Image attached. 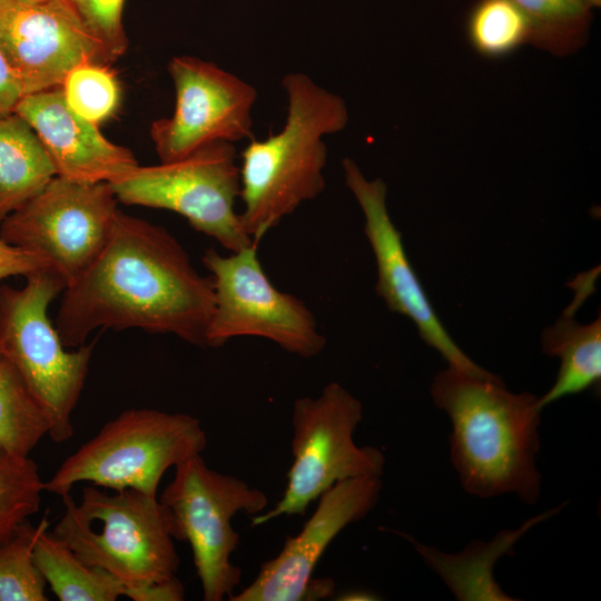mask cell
I'll list each match as a JSON object with an SVG mask.
<instances>
[{"label":"cell","instance_id":"cell-1","mask_svg":"<svg viewBox=\"0 0 601 601\" xmlns=\"http://www.w3.org/2000/svg\"><path fill=\"white\" fill-rule=\"evenodd\" d=\"M211 278L164 227L118 209L96 259L62 292L55 326L67 348L97 328H140L207 347Z\"/></svg>","mask_w":601,"mask_h":601},{"label":"cell","instance_id":"cell-2","mask_svg":"<svg viewBox=\"0 0 601 601\" xmlns=\"http://www.w3.org/2000/svg\"><path fill=\"white\" fill-rule=\"evenodd\" d=\"M431 395L450 417V455L464 491L481 499L515 494L534 504L541 493L539 397L510 392L496 375L452 366L435 375Z\"/></svg>","mask_w":601,"mask_h":601},{"label":"cell","instance_id":"cell-3","mask_svg":"<svg viewBox=\"0 0 601 601\" xmlns=\"http://www.w3.org/2000/svg\"><path fill=\"white\" fill-rule=\"evenodd\" d=\"M287 116L282 129L265 139L250 138L240 152L239 218L258 244L303 203L325 188L327 146L324 137L348 122L344 99L303 72L284 76Z\"/></svg>","mask_w":601,"mask_h":601},{"label":"cell","instance_id":"cell-4","mask_svg":"<svg viewBox=\"0 0 601 601\" xmlns=\"http://www.w3.org/2000/svg\"><path fill=\"white\" fill-rule=\"evenodd\" d=\"M61 499L65 510L51 532L86 563L115 577L124 594L176 578V526L157 496L91 484L78 502L70 493Z\"/></svg>","mask_w":601,"mask_h":601},{"label":"cell","instance_id":"cell-5","mask_svg":"<svg viewBox=\"0 0 601 601\" xmlns=\"http://www.w3.org/2000/svg\"><path fill=\"white\" fill-rule=\"evenodd\" d=\"M65 288V280L47 267L27 275L21 288L0 284V354L43 411L56 443L72 436L71 416L95 347L89 343L68 351L50 321L48 308Z\"/></svg>","mask_w":601,"mask_h":601},{"label":"cell","instance_id":"cell-6","mask_svg":"<svg viewBox=\"0 0 601 601\" xmlns=\"http://www.w3.org/2000/svg\"><path fill=\"white\" fill-rule=\"evenodd\" d=\"M206 445V432L191 415L126 410L69 455L45 481V491L62 496L87 482L110 491L129 489L157 496L167 470L201 454Z\"/></svg>","mask_w":601,"mask_h":601},{"label":"cell","instance_id":"cell-7","mask_svg":"<svg viewBox=\"0 0 601 601\" xmlns=\"http://www.w3.org/2000/svg\"><path fill=\"white\" fill-rule=\"evenodd\" d=\"M363 418L362 403L337 382L317 397H299L292 412L293 463L276 505L252 519L263 525L283 515H303L334 484L383 474L385 457L374 446H357L354 432Z\"/></svg>","mask_w":601,"mask_h":601},{"label":"cell","instance_id":"cell-8","mask_svg":"<svg viewBox=\"0 0 601 601\" xmlns=\"http://www.w3.org/2000/svg\"><path fill=\"white\" fill-rule=\"evenodd\" d=\"M158 499L173 514L176 540L191 548L203 599L230 598L242 578L231 562L239 543L231 521L239 512L257 515L265 511L267 495L242 479L210 469L197 454L175 466L173 480Z\"/></svg>","mask_w":601,"mask_h":601},{"label":"cell","instance_id":"cell-9","mask_svg":"<svg viewBox=\"0 0 601 601\" xmlns=\"http://www.w3.org/2000/svg\"><path fill=\"white\" fill-rule=\"evenodd\" d=\"M234 144L214 142L173 161L137 166L109 183L125 205L166 209L229 252L256 244L243 229L239 164Z\"/></svg>","mask_w":601,"mask_h":601},{"label":"cell","instance_id":"cell-10","mask_svg":"<svg viewBox=\"0 0 601 601\" xmlns=\"http://www.w3.org/2000/svg\"><path fill=\"white\" fill-rule=\"evenodd\" d=\"M257 246L229 255L210 248L203 256L214 288L207 347H221L233 338L255 336L304 358L321 354L326 338L314 314L302 299L272 283L259 262Z\"/></svg>","mask_w":601,"mask_h":601},{"label":"cell","instance_id":"cell-11","mask_svg":"<svg viewBox=\"0 0 601 601\" xmlns=\"http://www.w3.org/2000/svg\"><path fill=\"white\" fill-rule=\"evenodd\" d=\"M117 203L109 183L55 176L0 223V238L43 259L67 287L106 245Z\"/></svg>","mask_w":601,"mask_h":601},{"label":"cell","instance_id":"cell-12","mask_svg":"<svg viewBox=\"0 0 601 601\" xmlns=\"http://www.w3.org/2000/svg\"><path fill=\"white\" fill-rule=\"evenodd\" d=\"M176 101L170 117L155 120L150 137L159 160L173 161L214 144L253 138L257 90L216 63L177 56L168 63Z\"/></svg>","mask_w":601,"mask_h":601},{"label":"cell","instance_id":"cell-13","mask_svg":"<svg viewBox=\"0 0 601 601\" xmlns=\"http://www.w3.org/2000/svg\"><path fill=\"white\" fill-rule=\"evenodd\" d=\"M382 490L378 476H363L334 484L318 497V505L300 532L289 536L280 552L264 562L254 581L230 601H304L333 594L334 582L314 579L323 553L347 525L365 518Z\"/></svg>","mask_w":601,"mask_h":601},{"label":"cell","instance_id":"cell-14","mask_svg":"<svg viewBox=\"0 0 601 601\" xmlns=\"http://www.w3.org/2000/svg\"><path fill=\"white\" fill-rule=\"evenodd\" d=\"M345 184L356 198L364 216V233L377 267L376 293L390 311L410 318L421 338L460 371L489 377L494 374L474 363L452 339L425 294L408 259L402 234L386 206V184L367 179L351 158L342 160Z\"/></svg>","mask_w":601,"mask_h":601},{"label":"cell","instance_id":"cell-15","mask_svg":"<svg viewBox=\"0 0 601 601\" xmlns=\"http://www.w3.org/2000/svg\"><path fill=\"white\" fill-rule=\"evenodd\" d=\"M0 51L24 96L61 87L82 62L109 63L68 0H0Z\"/></svg>","mask_w":601,"mask_h":601},{"label":"cell","instance_id":"cell-16","mask_svg":"<svg viewBox=\"0 0 601 601\" xmlns=\"http://www.w3.org/2000/svg\"><path fill=\"white\" fill-rule=\"evenodd\" d=\"M14 112L39 137L56 176L112 183L138 166L128 148L108 140L98 125L69 107L61 87L23 96Z\"/></svg>","mask_w":601,"mask_h":601},{"label":"cell","instance_id":"cell-17","mask_svg":"<svg viewBox=\"0 0 601 601\" xmlns=\"http://www.w3.org/2000/svg\"><path fill=\"white\" fill-rule=\"evenodd\" d=\"M564 504L529 519L516 530L497 533L490 542H471L460 553H445L425 545L413 536H404L460 601H512L493 577L496 561L513 555L515 543L534 525L559 513Z\"/></svg>","mask_w":601,"mask_h":601},{"label":"cell","instance_id":"cell-18","mask_svg":"<svg viewBox=\"0 0 601 601\" xmlns=\"http://www.w3.org/2000/svg\"><path fill=\"white\" fill-rule=\"evenodd\" d=\"M542 351L560 359L553 386L539 397V406L599 387L601 382V318L577 322L568 309L542 333Z\"/></svg>","mask_w":601,"mask_h":601},{"label":"cell","instance_id":"cell-19","mask_svg":"<svg viewBox=\"0 0 601 601\" xmlns=\"http://www.w3.org/2000/svg\"><path fill=\"white\" fill-rule=\"evenodd\" d=\"M39 137L19 115L0 119V223L37 195L53 177Z\"/></svg>","mask_w":601,"mask_h":601},{"label":"cell","instance_id":"cell-20","mask_svg":"<svg viewBox=\"0 0 601 601\" xmlns=\"http://www.w3.org/2000/svg\"><path fill=\"white\" fill-rule=\"evenodd\" d=\"M33 556L60 601H116L124 595V587L115 577L86 563L48 529L39 535Z\"/></svg>","mask_w":601,"mask_h":601},{"label":"cell","instance_id":"cell-21","mask_svg":"<svg viewBox=\"0 0 601 601\" xmlns=\"http://www.w3.org/2000/svg\"><path fill=\"white\" fill-rule=\"evenodd\" d=\"M529 23V43L568 56L588 40L592 6L587 0H514Z\"/></svg>","mask_w":601,"mask_h":601},{"label":"cell","instance_id":"cell-22","mask_svg":"<svg viewBox=\"0 0 601 601\" xmlns=\"http://www.w3.org/2000/svg\"><path fill=\"white\" fill-rule=\"evenodd\" d=\"M48 433L43 411L12 364L0 354V450L27 457Z\"/></svg>","mask_w":601,"mask_h":601},{"label":"cell","instance_id":"cell-23","mask_svg":"<svg viewBox=\"0 0 601 601\" xmlns=\"http://www.w3.org/2000/svg\"><path fill=\"white\" fill-rule=\"evenodd\" d=\"M466 38L482 57L500 59L529 43V23L514 0H477L465 22Z\"/></svg>","mask_w":601,"mask_h":601},{"label":"cell","instance_id":"cell-24","mask_svg":"<svg viewBox=\"0 0 601 601\" xmlns=\"http://www.w3.org/2000/svg\"><path fill=\"white\" fill-rule=\"evenodd\" d=\"M49 528L43 518L37 525L23 522L0 543V601H47V582L33 551L39 535Z\"/></svg>","mask_w":601,"mask_h":601},{"label":"cell","instance_id":"cell-25","mask_svg":"<svg viewBox=\"0 0 601 601\" xmlns=\"http://www.w3.org/2000/svg\"><path fill=\"white\" fill-rule=\"evenodd\" d=\"M45 481L30 456L0 450V543L39 511Z\"/></svg>","mask_w":601,"mask_h":601},{"label":"cell","instance_id":"cell-26","mask_svg":"<svg viewBox=\"0 0 601 601\" xmlns=\"http://www.w3.org/2000/svg\"><path fill=\"white\" fill-rule=\"evenodd\" d=\"M61 89L69 107L98 126L112 118L120 106V83L108 63L78 65L67 75Z\"/></svg>","mask_w":601,"mask_h":601},{"label":"cell","instance_id":"cell-27","mask_svg":"<svg viewBox=\"0 0 601 601\" xmlns=\"http://www.w3.org/2000/svg\"><path fill=\"white\" fill-rule=\"evenodd\" d=\"M88 32L102 47L109 62L128 47L122 24L125 0H68Z\"/></svg>","mask_w":601,"mask_h":601},{"label":"cell","instance_id":"cell-28","mask_svg":"<svg viewBox=\"0 0 601 601\" xmlns=\"http://www.w3.org/2000/svg\"><path fill=\"white\" fill-rule=\"evenodd\" d=\"M46 262L37 255L12 246L0 238V280L9 276L22 275L45 268Z\"/></svg>","mask_w":601,"mask_h":601},{"label":"cell","instance_id":"cell-29","mask_svg":"<svg viewBox=\"0 0 601 601\" xmlns=\"http://www.w3.org/2000/svg\"><path fill=\"white\" fill-rule=\"evenodd\" d=\"M124 595L132 601H181L185 599V589L176 577L127 591Z\"/></svg>","mask_w":601,"mask_h":601},{"label":"cell","instance_id":"cell-30","mask_svg":"<svg viewBox=\"0 0 601 601\" xmlns=\"http://www.w3.org/2000/svg\"><path fill=\"white\" fill-rule=\"evenodd\" d=\"M23 96L18 78L0 51V119L14 114Z\"/></svg>","mask_w":601,"mask_h":601},{"label":"cell","instance_id":"cell-31","mask_svg":"<svg viewBox=\"0 0 601 601\" xmlns=\"http://www.w3.org/2000/svg\"><path fill=\"white\" fill-rule=\"evenodd\" d=\"M339 598L341 600H376L374 594L366 591H351Z\"/></svg>","mask_w":601,"mask_h":601},{"label":"cell","instance_id":"cell-32","mask_svg":"<svg viewBox=\"0 0 601 601\" xmlns=\"http://www.w3.org/2000/svg\"><path fill=\"white\" fill-rule=\"evenodd\" d=\"M593 8L600 7L601 0H587Z\"/></svg>","mask_w":601,"mask_h":601},{"label":"cell","instance_id":"cell-33","mask_svg":"<svg viewBox=\"0 0 601 601\" xmlns=\"http://www.w3.org/2000/svg\"><path fill=\"white\" fill-rule=\"evenodd\" d=\"M18 1L26 2V3H33V2L45 1V0H18Z\"/></svg>","mask_w":601,"mask_h":601}]
</instances>
